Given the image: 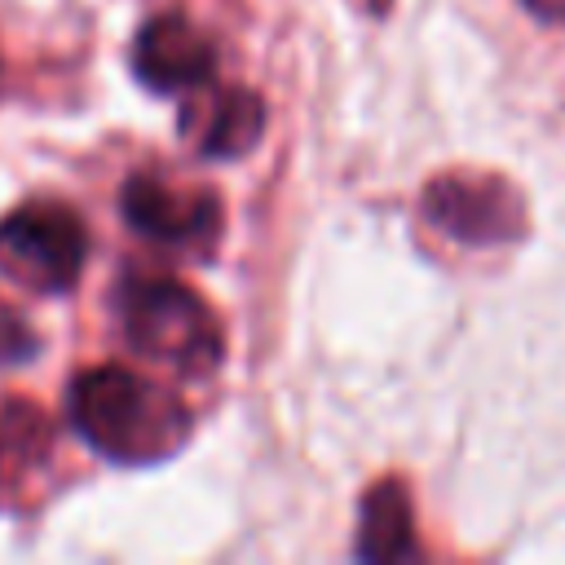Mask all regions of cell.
Returning <instances> with one entry per match:
<instances>
[{"label":"cell","instance_id":"obj_2","mask_svg":"<svg viewBox=\"0 0 565 565\" xmlns=\"http://www.w3.org/2000/svg\"><path fill=\"white\" fill-rule=\"evenodd\" d=\"M128 344L141 358L168 362L185 375H203L221 362L225 335L199 291L168 274H128L115 291Z\"/></svg>","mask_w":565,"mask_h":565},{"label":"cell","instance_id":"obj_8","mask_svg":"<svg viewBox=\"0 0 565 565\" xmlns=\"http://www.w3.org/2000/svg\"><path fill=\"white\" fill-rule=\"evenodd\" d=\"M358 561H406L415 556V516H411V494L402 481H375L362 494V512H358V543H353Z\"/></svg>","mask_w":565,"mask_h":565},{"label":"cell","instance_id":"obj_6","mask_svg":"<svg viewBox=\"0 0 565 565\" xmlns=\"http://www.w3.org/2000/svg\"><path fill=\"white\" fill-rule=\"evenodd\" d=\"M265 97L243 88V84H199L190 88L177 124H181V137L203 154V159H238L247 154L260 132H265Z\"/></svg>","mask_w":565,"mask_h":565},{"label":"cell","instance_id":"obj_1","mask_svg":"<svg viewBox=\"0 0 565 565\" xmlns=\"http://www.w3.org/2000/svg\"><path fill=\"white\" fill-rule=\"evenodd\" d=\"M66 411L75 433L110 463H159L190 441L185 402L124 366L75 375Z\"/></svg>","mask_w":565,"mask_h":565},{"label":"cell","instance_id":"obj_11","mask_svg":"<svg viewBox=\"0 0 565 565\" xmlns=\"http://www.w3.org/2000/svg\"><path fill=\"white\" fill-rule=\"evenodd\" d=\"M539 22H552V26H565V0H521Z\"/></svg>","mask_w":565,"mask_h":565},{"label":"cell","instance_id":"obj_9","mask_svg":"<svg viewBox=\"0 0 565 565\" xmlns=\"http://www.w3.org/2000/svg\"><path fill=\"white\" fill-rule=\"evenodd\" d=\"M53 450V419L35 402L0 406V481H18Z\"/></svg>","mask_w":565,"mask_h":565},{"label":"cell","instance_id":"obj_4","mask_svg":"<svg viewBox=\"0 0 565 565\" xmlns=\"http://www.w3.org/2000/svg\"><path fill=\"white\" fill-rule=\"evenodd\" d=\"M424 221L463 247H499L521 238V190L499 172H441L424 185Z\"/></svg>","mask_w":565,"mask_h":565},{"label":"cell","instance_id":"obj_3","mask_svg":"<svg viewBox=\"0 0 565 565\" xmlns=\"http://www.w3.org/2000/svg\"><path fill=\"white\" fill-rule=\"evenodd\" d=\"M88 260L84 221L66 203L31 199L0 221V274L26 291H71Z\"/></svg>","mask_w":565,"mask_h":565},{"label":"cell","instance_id":"obj_7","mask_svg":"<svg viewBox=\"0 0 565 565\" xmlns=\"http://www.w3.org/2000/svg\"><path fill=\"white\" fill-rule=\"evenodd\" d=\"M132 71L154 93H190L216 75V49L190 18L159 13L132 40Z\"/></svg>","mask_w":565,"mask_h":565},{"label":"cell","instance_id":"obj_10","mask_svg":"<svg viewBox=\"0 0 565 565\" xmlns=\"http://www.w3.org/2000/svg\"><path fill=\"white\" fill-rule=\"evenodd\" d=\"M31 353H35V335L26 331V322L9 305H0V366L26 362Z\"/></svg>","mask_w":565,"mask_h":565},{"label":"cell","instance_id":"obj_5","mask_svg":"<svg viewBox=\"0 0 565 565\" xmlns=\"http://www.w3.org/2000/svg\"><path fill=\"white\" fill-rule=\"evenodd\" d=\"M119 207L141 238L163 247H203L221 230V199L207 185L168 181L159 172H137L124 185Z\"/></svg>","mask_w":565,"mask_h":565}]
</instances>
